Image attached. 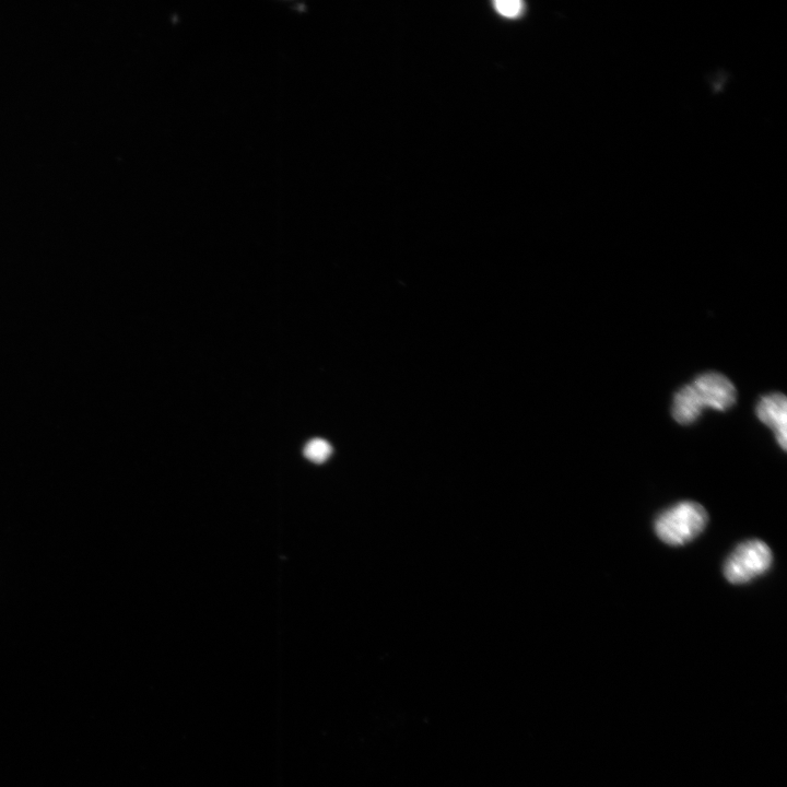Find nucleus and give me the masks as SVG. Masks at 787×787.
I'll return each mask as SVG.
<instances>
[{"mask_svg":"<svg viewBox=\"0 0 787 787\" xmlns=\"http://www.w3.org/2000/svg\"><path fill=\"white\" fill-rule=\"evenodd\" d=\"M736 388L726 376L715 372L705 373L676 393L672 416L680 424H690L704 408L727 410L736 402Z\"/></svg>","mask_w":787,"mask_h":787,"instance_id":"1","label":"nucleus"},{"mask_svg":"<svg viewBox=\"0 0 787 787\" xmlns=\"http://www.w3.org/2000/svg\"><path fill=\"white\" fill-rule=\"evenodd\" d=\"M707 524V513L697 503L680 502L665 510L655 522L658 538L670 545H682L700 535Z\"/></svg>","mask_w":787,"mask_h":787,"instance_id":"2","label":"nucleus"},{"mask_svg":"<svg viewBox=\"0 0 787 787\" xmlns=\"http://www.w3.org/2000/svg\"><path fill=\"white\" fill-rule=\"evenodd\" d=\"M772 551L761 540L739 544L725 563L724 574L731 584H744L765 573L772 564Z\"/></svg>","mask_w":787,"mask_h":787,"instance_id":"3","label":"nucleus"},{"mask_svg":"<svg viewBox=\"0 0 787 787\" xmlns=\"http://www.w3.org/2000/svg\"><path fill=\"white\" fill-rule=\"evenodd\" d=\"M756 415L773 430L778 445L786 450L787 446V402L783 393L774 392L764 396L756 406Z\"/></svg>","mask_w":787,"mask_h":787,"instance_id":"4","label":"nucleus"},{"mask_svg":"<svg viewBox=\"0 0 787 787\" xmlns=\"http://www.w3.org/2000/svg\"><path fill=\"white\" fill-rule=\"evenodd\" d=\"M332 453L331 445L321 438H314L309 441L305 448L304 455L310 461L321 463L326 461Z\"/></svg>","mask_w":787,"mask_h":787,"instance_id":"5","label":"nucleus"},{"mask_svg":"<svg viewBox=\"0 0 787 787\" xmlns=\"http://www.w3.org/2000/svg\"><path fill=\"white\" fill-rule=\"evenodd\" d=\"M494 8L501 15L513 19L524 12L525 4L519 0H496Z\"/></svg>","mask_w":787,"mask_h":787,"instance_id":"6","label":"nucleus"}]
</instances>
